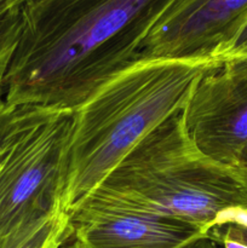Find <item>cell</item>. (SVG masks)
<instances>
[{"instance_id": "cell-9", "label": "cell", "mask_w": 247, "mask_h": 248, "mask_svg": "<svg viewBox=\"0 0 247 248\" xmlns=\"http://www.w3.org/2000/svg\"><path fill=\"white\" fill-rule=\"evenodd\" d=\"M21 6L15 7L0 18V108L6 103L4 98V82L21 31Z\"/></svg>"}, {"instance_id": "cell-4", "label": "cell", "mask_w": 247, "mask_h": 248, "mask_svg": "<svg viewBox=\"0 0 247 248\" xmlns=\"http://www.w3.org/2000/svg\"><path fill=\"white\" fill-rule=\"evenodd\" d=\"M73 123L69 109L17 107L0 156V232L61 210Z\"/></svg>"}, {"instance_id": "cell-10", "label": "cell", "mask_w": 247, "mask_h": 248, "mask_svg": "<svg viewBox=\"0 0 247 248\" xmlns=\"http://www.w3.org/2000/svg\"><path fill=\"white\" fill-rule=\"evenodd\" d=\"M208 236L211 239H230L247 245V216L244 219L222 225V227L212 230Z\"/></svg>"}, {"instance_id": "cell-15", "label": "cell", "mask_w": 247, "mask_h": 248, "mask_svg": "<svg viewBox=\"0 0 247 248\" xmlns=\"http://www.w3.org/2000/svg\"><path fill=\"white\" fill-rule=\"evenodd\" d=\"M185 248H222V247H220L217 242L213 241L211 237L207 236V237H202V239L193 242V244H190Z\"/></svg>"}, {"instance_id": "cell-11", "label": "cell", "mask_w": 247, "mask_h": 248, "mask_svg": "<svg viewBox=\"0 0 247 248\" xmlns=\"http://www.w3.org/2000/svg\"><path fill=\"white\" fill-rule=\"evenodd\" d=\"M242 57H247V17L222 52L223 61Z\"/></svg>"}, {"instance_id": "cell-2", "label": "cell", "mask_w": 247, "mask_h": 248, "mask_svg": "<svg viewBox=\"0 0 247 248\" xmlns=\"http://www.w3.org/2000/svg\"><path fill=\"white\" fill-rule=\"evenodd\" d=\"M135 213L188 223L210 235L247 216L234 170L206 156L181 113L145 136L70 215Z\"/></svg>"}, {"instance_id": "cell-6", "label": "cell", "mask_w": 247, "mask_h": 248, "mask_svg": "<svg viewBox=\"0 0 247 248\" xmlns=\"http://www.w3.org/2000/svg\"><path fill=\"white\" fill-rule=\"evenodd\" d=\"M246 17L247 0H171L143 39L138 61H223Z\"/></svg>"}, {"instance_id": "cell-1", "label": "cell", "mask_w": 247, "mask_h": 248, "mask_svg": "<svg viewBox=\"0 0 247 248\" xmlns=\"http://www.w3.org/2000/svg\"><path fill=\"white\" fill-rule=\"evenodd\" d=\"M171 0H24L4 82L12 107L77 110L138 61Z\"/></svg>"}, {"instance_id": "cell-7", "label": "cell", "mask_w": 247, "mask_h": 248, "mask_svg": "<svg viewBox=\"0 0 247 248\" xmlns=\"http://www.w3.org/2000/svg\"><path fill=\"white\" fill-rule=\"evenodd\" d=\"M70 218L72 232L63 248H185L208 236L181 220L135 213H86Z\"/></svg>"}, {"instance_id": "cell-8", "label": "cell", "mask_w": 247, "mask_h": 248, "mask_svg": "<svg viewBox=\"0 0 247 248\" xmlns=\"http://www.w3.org/2000/svg\"><path fill=\"white\" fill-rule=\"evenodd\" d=\"M72 232V218L58 210L22 220L0 232V248H63Z\"/></svg>"}, {"instance_id": "cell-14", "label": "cell", "mask_w": 247, "mask_h": 248, "mask_svg": "<svg viewBox=\"0 0 247 248\" xmlns=\"http://www.w3.org/2000/svg\"><path fill=\"white\" fill-rule=\"evenodd\" d=\"M24 0H0V18L15 7L23 4Z\"/></svg>"}, {"instance_id": "cell-3", "label": "cell", "mask_w": 247, "mask_h": 248, "mask_svg": "<svg viewBox=\"0 0 247 248\" xmlns=\"http://www.w3.org/2000/svg\"><path fill=\"white\" fill-rule=\"evenodd\" d=\"M222 62L137 61L74 110L61 210L72 215L145 136L183 110L199 80Z\"/></svg>"}, {"instance_id": "cell-5", "label": "cell", "mask_w": 247, "mask_h": 248, "mask_svg": "<svg viewBox=\"0 0 247 248\" xmlns=\"http://www.w3.org/2000/svg\"><path fill=\"white\" fill-rule=\"evenodd\" d=\"M182 115L194 144L232 169L247 144V57L224 61L202 75Z\"/></svg>"}, {"instance_id": "cell-16", "label": "cell", "mask_w": 247, "mask_h": 248, "mask_svg": "<svg viewBox=\"0 0 247 248\" xmlns=\"http://www.w3.org/2000/svg\"><path fill=\"white\" fill-rule=\"evenodd\" d=\"M212 240L217 242V244L222 248H247V245L234 241V240H230V239H212Z\"/></svg>"}, {"instance_id": "cell-13", "label": "cell", "mask_w": 247, "mask_h": 248, "mask_svg": "<svg viewBox=\"0 0 247 248\" xmlns=\"http://www.w3.org/2000/svg\"><path fill=\"white\" fill-rule=\"evenodd\" d=\"M232 170H234L235 177H236L237 182H239L240 186H241L242 191H244L245 196L247 199V144L242 149L241 154H240L239 159H237Z\"/></svg>"}, {"instance_id": "cell-12", "label": "cell", "mask_w": 247, "mask_h": 248, "mask_svg": "<svg viewBox=\"0 0 247 248\" xmlns=\"http://www.w3.org/2000/svg\"><path fill=\"white\" fill-rule=\"evenodd\" d=\"M17 114V107H12L5 103L0 108V156L2 154L5 144H6L7 137L10 135L12 125H14L15 118Z\"/></svg>"}]
</instances>
